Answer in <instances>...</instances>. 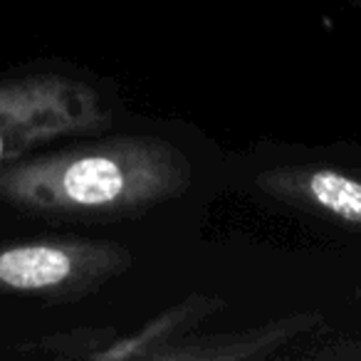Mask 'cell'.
Here are the masks:
<instances>
[{
  "label": "cell",
  "mask_w": 361,
  "mask_h": 361,
  "mask_svg": "<svg viewBox=\"0 0 361 361\" xmlns=\"http://www.w3.org/2000/svg\"><path fill=\"white\" fill-rule=\"evenodd\" d=\"M221 302L218 300H188L183 305L173 307L166 312L161 319L151 322L149 329L139 331L126 341H114L109 349H102L94 359H124V356H141L146 341H164L171 334H176L178 329H186L188 324L203 319L206 314H211L213 310H218Z\"/></svg>",
  "instance_id": "cell-5"
},
{
  "label": "cell",
  "mask_w": 361,
  "mask_h": 361,
  "mask_svg": "<svg viewBox=\"0 0 361 361\" xmlns=\"http://www.w3.org/2000/svg\"><path fill=\"white\" fill-rule=\"evenodd\" d=\"M134 265L114 240L32 238L0 243V295L42 305H70L92 295Z\"/></svg>",
  "instance_id": "cell-3"
},
{
  "label": "cell",
  "mask_w": 361,
  "mask_h": 361,
  "mask_svg": "<svg viewBox=\"0 0 361 361\" xmlns=\"http://www.w3.org/2000/svg\"><path fill=\"white\" fill-rule=\"evenodd\" d=\"M191 159L159 136H114L0 166V203L42 218H131L186 193Z\"/></svg>",
  "instance_id": "cell-1"
},
{
  "label": "cell",
  "mask_w": 361,
  "mask_h": 361,
  "mask_svg": "<svg viewBox=\"0 0 361 361\" xmlns=\"http://www.w3.org/2000/svg\"><path fill=\"white\" fill-rule=\"evenodd\" d=\"M111 124V106L92 85L57 72L0 80V166L25 159L37 146Z\"/></svg>",
  "instance_id": "cell-2"
},
{
  "label": "cell",
  "mask_w": 361,
  "mask_h": 361,
  "mask_svg": "<svg viewBox=\"0 0 361 361\" xmlns=\"http://www.w3.org/2000/svg\"><path fill=\"white\" fill-rule=\"evenodd\" d=\"M257 191L292 208L361 231V178L326 166H277L255 178Z\"/></svg>",
  "instance_id": "cell-4"
}]
</instances>
